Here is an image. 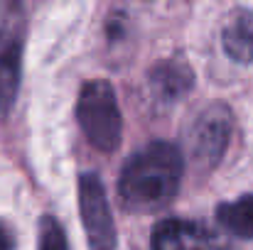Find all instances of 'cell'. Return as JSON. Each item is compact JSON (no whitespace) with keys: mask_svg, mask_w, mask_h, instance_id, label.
<instances>
[{"mask_svg":"<svg viewBox=\"0 0 253 250\" xmlns=\"http://www.w3.org/2000/svg\"><path fill=\"white\" fill-rule=\"evenodd\" d=\"M182 172L184 160L174 145L163 140L150 143L123 165L118 179L121 199L133 209H160L174 199Z\"/></svg>","mask_w":253,"mask_h":250,"instance_id":"6da1fadb","label":"cell"},{"mask_svg":"<svg viewBox=\"0 0 253 250\" xmlns=\"http://www.w3.org/2000/svg\"><path fill=\"white\" fill-rule=\"evenodd\" d=\"M77 118L86 140L101 152H116L121 145L123 120L116 91L108 81H88L79 93Z\"/></svg>","mask_w":253,"mask_h":250,"instance_id":"7a4b0ae2","label":"cell"},{"mask_svg":"<svg viewBox=\"0 0 253 250\" xmlns=\"http://www.w3.org/2000/svg\"><path fill=\"white\" fill-rule=\"evenodd\" d=\"M79 211L86 231V241L91 250H116L118 236L111 216L108 196L101 179L93 172H84L79 177Z\"/></svg>","mask_w":253,"mask_h":250,"instance_id":"3957f363","label":"cell"},{"mask_svg":"<svg viewBox=\"0 0 253 250\" xmlns=\"http://www.w3.org/2000/svg\"><path fill=\"white\" fill-rule=\"evenodd\" d=\"M231 130H234V115L224 103L204 108L189 130L194 160L207 167H214L224 157L231 143Z\"/></svg>","mask_w":253,"mask_h":250,"instance_id":"277c9868","label":"cell"},{"mask_svg":"<svg viewBox=\"0 0 253 250\" xmlns=\"http://www.w3.org/2000/svg\"><path fill=\"white\" fill-rule=\"evenodd\" d=\"M153 250H226L224 243L194 221L169 218L155 228Z\"/></svg>","mask_w":253,"mask_h":250,"instance_id":"5b68a950","label":"cell"},{"mask_svg":"<svg viewBox=\"0 0 253 250\" xmlns=\"http://www.w3.org/2000/svg\"><path fill=\"white\" fill-rule=\"evenodd\" d=\"M22 71V44L15 35L0 37V115H7L15 106Z\"/></svg>","mask_w":253,"mask_h":250,"instance_id":"8992f818","label":"cell"},{"mask_svg":"<svg viewBox=\"0 0 253 250\" xmlns=\"http://www.w3.org/2000/svg\"><path fill=\"white\" fill-rule=\"evenodd\" d=\"M221 44L224 52L239 62L253 64V10L236 12L221 30Z\"/></svg>","mask_w":253,"mask_h":250,"instance_id":"52a82bcc","label":"cell"},{"mask_svg":"<svg viewBox=\"0 0 253 250\" xmlns=\"http://www.w3.org/2000/svg\"><path fill=\"white\" fill-rule=\"evenodd\" d=\"M150 83L155 88V93L165 101H177L182 98L192 86H194V76H192V69L184 64V62H163L158 64L153 71H150Z\"/></svg>","mask_w":253,"mask_h":250,"instance_id":"ba28073f","label":"cell"},{"mask_svg":"<svg viewBox=\"0 0 253 250\" xmlns=\"http://www.w3.org/2000/svg\"><path fill=\"white\" fill-rule=\"evenodd\" d=\"M216 221L221 223L226 233L241 241H253V194L221 204L216 209Z\"/></svg>","mask_w":253,"mask_h":250,"instance_id":"9c48e42d","label":"cell"},{"mask_svg":"<svg viewBox=\"0 0 253 250\" xmlns=\"http://www.w3.org/2000/svg\"><path fill=\"white\" fill-rule=\"evenodd\" d=\"M40 250H69L62 223L49 214H44L40 223Z\"/></svg>","mask_w":253,"mask_h":250,"instance_id":"30bf717a","label":"cell"},{"mask_svg":"<svg viewBox=\"0 0 253 250\" xmlns=\"http://www.w3.org/2000/svg\"><path fill=\"white\" fill-rule=\"evenodd\" d=\"M0 250H12V238L5 228H0Z\"/></svg>","mask_w":253,"mask_h":250,"instance_id":"8fae6325","label":"cell"}]
</instances>
